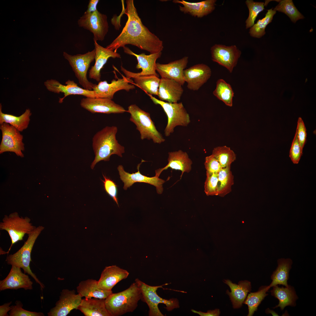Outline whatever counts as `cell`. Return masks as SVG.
Returning a JSON list of instances; mask_svg holds the SVG:
<instances>
[{"mask_svg":"<svg viewBox=\"0 0 316 316\" xmlns=\"http://www.w3.org/2000/svg\"><path fill=\"white\" fill-rule=\"evenodd\" d=\"M122 78H118L117 80L113 79L111 83H108L106 80L100 81L93 88L95 94L96 98H108L112 99L114 94L121 90L129 91L135 88L133 84V80L130 78L123 76Z\"/></svg>","mask_w":316,"mask_h":316,"instance_id":"obj_16","label":"cell"},{"mask_svg":"<svg viewBox=\"0 0 316 316\" xmlns=\"http://www.w3.org/2000/svg\"><path fill=\"white\" fill-rule=\"evenodd\" d=\"M142 299L140 289L137 284L132 283L121 292L110 294L105 300L106 308L111 316H119L133 312L138 301Z\"/></svg>","mask_w":316,"mask_h":316,"instance_id":"obj_3","label":"cell"},{"mask_svg":"<svg viewBox=\"0 0 316 316\" xmlns=\"http://www.w3.org/2000/svg\"><path fill=\"white\" fill-rule=\"evenodd\" d=\"M97 282L92 279L81 281L76 288L77 292L82 297H84L86 299L94 298L105 299L112 291L99 288Z\"/></svg>","mask_w":316,"mask_h":316,"instance_id":"obj_29","label":"cell"},{"mask_svg":"<svg viewBox=\"0 0 316 316\" xmlns=\"http://www.w3.org/2000/svg\"><path fill=\"white\" fill-rule=\"evenodd\" d=\"M204 191L207 196L218 195V173L206 172Z\"/></svg>","mask_w":316,"mask_h":316,"instance_id":"obj_41","label":"cell"},{"mask_svg":"<svg viewBox=\"0 0 316 316\" xmlns=\"http://www.w3.org/2000/svg\"><path fill=\"white\" fill-rule=\"evenodd\" d=\"M117 131L116 126H106L93 136L92 145L95 157L90 166L91 169H93L96 164L101 161H109L112 155L122 157L125 148L116 139Z\"/></svg>","mask_w":316,"mask_h":316,"instance_id":"obj_2","label":"cell"},{"mask_svg":"<svg viewBox=\"0 0 316 316\" xmlns=\"http://www.w3.org/2000/svg\"><path fill=\"white\" fill-rule=\"evenodd\" d=\"M95 55V63L92 66L89 73L90 78L97 82L101 80V70L110 58H120V54L117 52L99 45L97 41H94Z\"/></svg>","mask_w":316,"mask_h":316,"instance_id":"obj_24","label":"cell"},{"mask_svg":"<svg viewBox=\"0 0 316 316\" xmlns=\"http://www.w3.org/2000/svg\"><path fill=\"white\" fill-rule=\"evenodd\" d=\"M123 48L125 53L136 57L138 64L136 68L138 69H141L142 70L140 72L133 73L127 70L121 66V70L125 74L126 77L130 78L137 76L149 75H154L159 77V75L156 72V61L161 57L162 52L148 55H146L144 53L138 54L133 52L127 47L124 46Z\"/></svg>","mask_w":316,"mask_h":316,"instance_id":"obj_11","label":"cell"},{"mask_svg":"<svg viewBox=\"0 0 316 316\" xmlns=\"http://www.w3.org/2000/svg\"><path fill=\"white\" fill-rule=\"evenodd\" d=\"M141 290L142 299L148 305L149 309V315L150 316H164L158 307L159 303L165 304L166 309L168 311H171L174 308H179V302L176 298L166 300L162 298L157 294V289L162 288L163 285L152 286L149 285L142 281L138 279L135 280Z\"/></svg>","mask_w":316,"mask_h":316,"instance_id":"obj_8","label":"cell"},{"mask_svg":"<svg viewBox=\"0 0 316 316\" xmlns=\"http://www.w3.org/2000/svg\"><path fill=\"white\" fill-rule=\"evenodd\" d=\"M296 132L300 145L303 150L306 140L307 133L304 123L301 117H299L298 119Z\"/></svg>","mask_w":316,"mask_h":316,"instance_id":"obj_46","label":"cell"},{"mask_svg":"<svg viewBox=\"0 0 316 316\" xmlns=\"http://www.w3.org/2000/svg\"><path fill=\"white\" fill-rule=\"evenodd\" d=\"M168 163L164 168L158 169L155 171V175L159 177L164 170L169 168L181 171V178L184 172L188 173L192 169V162L189 158L188 154L181 150L168 153Z\"/></svg>","mask_w":316,"mask_h":316,"instance_id":"obj_25","label":"cell"},{"mask_svg":"<svg viewBox=\"0 0 316 316\" xmlns=\"http://www.w3.org/2000/svg\"><path fill=\"white\" fill-rule=\"evenodd\" d=\"M99 1V0H90L89 2L87 8L84 13H92L97 10V7Z\"/></svg>","mask_w":316,"mask_h":316,"instance_id":"obj_48","label":"cell"},{"mask_svg":"<svg viewBox=\"0 0 316 316\" xmlns=\"http://www.w3.org/2000/svg\"><path fill=\"white\" fill-rule=\"evenodd\" d=\"M204 165L206 172L209 173H218L222 168L219 162L212 154L205 157Z\"/></svg>","mask_w":316,"mask_h":316,"instance_id":"obj_45","label":"cell"},{"mask_svg":"<svg viewBox=\"0 0 316 316\" xmlns=\"http://www.w3.org/2000/svg\"><path fill=\"white\" fill-rule=\"evenodd\" d=\"M245 3L249 11L248 16L245 21L246 29H247L254 24L258 15L264 9L265 5L263 2H256L252 0H247Z\"/></svg>","mask_w":316,"mask_h":316,"instance_id":"obj_40","label":"cell"},{"mask_svg":"<svg viewBox=\"0 0 316 316\" xmlns=\"http://www.w3.org/2000/svg\"><path fill=\"white\" fill-rule=\"evenodd\" d=\"M2 138L0 145V153L7 152L15 153L23 157L25 150L23 136L18 130L8 123H4L0 126Z\"/></svg>","mask_w":316,"mask_h":316,"instance_id":"obj_12","label":"cell"},{"mask_svg":"<svg viewBox=\"0 0 316 316\" xmlns=\"http://www.w3.org/2000/svg\"><path fill=\"white\" fill-rule=\"evenodd\" d=\"M224 282L231 289V292L227 290L226 293L230 297L233 308H240L243 303L247 294L251 291L250 282L247 280L241 281L237 284L229 279L224 280Z\"/></svg>","mask_w":316,"mask_h":316,"instance_id":"obj_27","label":"cell"},{"mask_svg":"<svg viewBox=\"0 0 316 316\" xmlns=\"http://www.w3.org/2000/svg\"><path fill=\"white\" fill-rule=\"evenodd\" d=\"M82 298L79 293H75L74 290L63 289L60 293L59 300L56 303L55 306L47 313L48 315L67 316L73 309L77 310L82 301Z\"/></svg>","mask_w":316,"mask_h":316,"instance_id":"obj_14","label":"cell"},{"mask_svg":"<svg viewBox=\"0 0 316 316\" xmlns=\"http://www.w3.org/2000/svg\"><path fill=\"white\" fill-rule=\"evenodd\" d=\"M2 105H0V124L7 123L13 126L20 132H22L28 127L31 115L30 110L26 109L25 111L19 116L6 114L2 112Z\"/></svg>","mask_w":316,"mask_h":316,"instance_id":"obj_32","label":"cell"},{"mask_svg":"<svg viewBox=\"0 0 316 316\" xmlns=\"http://www.w3.org/2000/svg\"><path fill=\"white\" fill-rule=\"evenodd\" d=\"M212 154L217 160L222 168L231 166L236 158L234 151L226 146L215 147Z\"/></svg>","mask_w":316,"mask_h":316,"instance_id":"obj_37","label":"cell"},{"mask_svg":"<svg viewBox=\"0 0 316 316\" xmlns=\"http://www.w3.org/2000/svg\"><path fill=\"white\" fill-rule=\"evenodd\" d=\"M105 300L94 298H84L77 310L85 316H111L106 308Z\"/></svg>","mask_w":316,"mask_h":316,"instance_id":"obj_28","label":"cell"},{"mask_svg":"<svg viewBox=\"0 0 316 316\" xmlns=\"http://www.w3.org/2000/svg\"><path fill=\"white\" fill-rule=\"evenodd\" d=\"M104 180H102L104 190L119 206L117 197V186L113 181L103 174Z\"/></svg>","mask_w":316,"mask_h":316,"instance_id":"obj_44","label":"cell"},{"mask_svg":"<svg viewBox=\"0 0 316 316\" xmlns=\"http://www.w3.org/2000/svg\"><path fill=\"white\" fill-rule=\"evenodd\" d=\"M218 175V195L224 197L231 192L234 183L231 166L222 168Z\"/></svg>","mask_w":316,"mask_h":316,"instance_id":"obj_34","label":"cell"},{"mask_svg":"<svg viewBox=\"0 0 316 316\" xmlns=\"http://www.w3.org/2000/svg\"><path fill=\"white\" fill-rule=\"evenodd\" d=\"M153 103L163 109L167 117V123L164 130L166 136H169L178 126H187L190 122L188 114L182 103H171L159 100L152 95L147 94Z\"/></svg>","mask_w":316,"mask_h":316,"instance_id":"obj_6","label":"cell"},{"mask_svg":"<svg viewBox=\"0 0 316 316\" xmlns=\"http://www.w3.org/2000/svg\"><path fill=\"white\" fill-rule=\"evenodd\" d=\"M140 164L137 166L138 171L135 173L130 174L126 172L122 165H119L117 169L120 176V178L124 183L123 188L126 190L134 183L136 182L144 183L152 185L156 187L157 192L159 194H161L163 191V184L164 180L155 176L149 177L142 175L139 171Z\"/></svg>","mask_w":316,"mask_h":316,"instance_id":"obj_19","label":"cell"},{"mask_svg":"<svg viewBox=\"0 0 316 316\" xmlns=\"http://www.w3.org/2000/svg\"><path fill=\"white\" fill-rule=\"evenodd\" d=\"M12 302L5 303L3 305L0 306V316H9V315L8 314L12 308V306L10 305L11 304Z\"/></svg>","mask_w":316,"mask_h":316,"instance_id":"obj_49","label":"cell"},{"mask_svg":"<svg viewBox=\"0 0 316 316\" xmlns=\"http://www.w3.org/2000/svg\"><path fill=\"white\" fill-rule=\"evenodd\" d=\"M272 296L278 299L279 303L273 308L280 307L281 310H283L286 306H295L296 301L298 297L296 294L293 287L288 285L287 287H279L278 285L273 287L271 291Z\"/></svg>","mask_w":316,"mask_h":316,"instance_id":"obj_30","label":"cell"},{"mask_svg":"<svg viewBox=\"0 0 316 316\" xmlns=\"http://www.w3.org/2000/svg\"><path fill=\"white\" fill-rule=\"evenodd\" d=\"M30 221L27 217H20L17 212L4 216L0 223V229L6 231L11 240V243L7 253L13 245L23 240L25 234H29L36 228Z\"/></svg>","mask_w":316,"mask_h":316,"instance_id":"obj_7","label":"cell"},{"mask_svg":"<svg viewBox=\"0 0 316 316\" xmlns=\"http://www.w3.org/2000/svg\"><path fill=\"white\" fill-rule=\"evenodd\" d=\"M44 228L42 226L36 227L28 234V237L23 246L16 253L7 256L6 261L7 263L22 268L25 274L30 275L36 282L40 286L42 290L45 286L31 270L30 263L31 261V254L37 239Z\"/></svg>","mask_w":316,"mask_h":316,"instance_id":"obj_4","label":"cell"},{"mask_svg":"<svg viewBox=\"0 0 316 316\" xmlns=\"http://www.w3.org/2000/svg\"><path fill=\"white\" fill-rule=\"evenodd\" d=\"M191 311L194 313L199 314L200 316H219L220 311L219 309H216L213 310H208L207 312H204L200 311H197L192 309Z\"/></svg>","mask_w":316,"mask_h":316,"instance_id":"obj_47","label":"cell"},{"mask_svg":"<svg viewBox=\"0 0 316 316\" xmlns=\"http://www.w3.org/2000/svg\"><path fill=\"white\" fill-rule=\"evenodd\" d=\"M188 59V57L185 56L167 64L157 63L156 70L162 78L174 80L183 85L185 82L183 72L187 66Z\"/></svg>","mask_w":316,"mask_h":316,"instance_id":"obj_20","label":"cell"},{"mask_svg":"<svg viewBox=\"0 0 316 316\" xmlns=\"http://www.w3.org/2000/svg\"><path fill=\"white\" fill-rule=\"evenodd\" d=\"M278 266L271 276L272 281L269 287L279 285L287 287L289 272L291 268L292 260L290 258H281L277 260Z\"/></svg>","mask_w":316,"mask_h":316,"instance_id":"obj_31","label":"cell"},{"mask_svg":"<svg viewBox=\"0 0 316 316\" xmlns=\"http://www.w3.org/2000/svg\"><path fill=\"white\" fill-rule=\"evenodd\" d=\"M33 283L28 275L23 273L20 268L12 265L7 276L0 281V291L20 288L25 290H32Z\"/></svg>","mask_w":316,"mask_h":316,"instance_id":"obj_21","label":"cell"},{"mask_svg":"<svg viewBox=\"0 0 316 316\" xmlns=\"http://www.w3.org/2000/svg\"><path fill=\"white\" fill-rule=\"evenodd\" d=\"M184 79L188 88L197 90L210 77L212 72L207 65L201 63L195 65L183 71Z\"/></svg>","mask_w":316,"mask_h":316,"instance_id":"obj_18","label":"cell"},{"mask_svg":"<svg viewBox=\"0 0 316 316\" xmlns=\"http://www.w3.org/2000/svg\"><path fill=\"white\" fill-rule=\"evenodd\" d=\"M127 111L130 114V120L136 125L142 140H152L154 143L157 144L165 141V139L157 129L149 113L135 104L130 105Z\"/></svg>","mask_w":316,"mask_h":316,"instance_id":"obj_5","label":"cell"},{"mask_svg":"<svg viewBox=\"0 0 316 316\" xmlns=\"http://www.w3.org/2000/svg\"><path fill=\"white\" fill-rule=\"evenodd\" d=\"M270 288L268 286L260 287L258 291L248 294L243 303L248 307V316H252L257 310V308L265 297L268 295L267 292Z\"/></svg>","mask_w":316,"mask_h":316,"instance_id":"obj_35","label":"cell"},{"mask_svg":"<svg viewBox=\"0 0 316 316\" xmlns=\"http://www.w3.org/2000/svg\"><path fill=\"white\" fill-rule=\"evenodd\" d=\"M15 305L12 306L11 310L9 312V316H44L42 312H37L28 311L23 308V304L19 300H16Z\"/></svg>","mask_w":316,"mask_h":316,"instance_id":"obj_42","label":"cell"},{"mask_svg":"<svg viewBox=\"0 0 316 316\" xmlns=\"http://www.w3.org/2000/svg\"><path fill=\"white\" fill-rule=\"evenodd\" d=\"M183 92L182 85L175 81L161 78L158 96L160 100L169 103H177L181 98Z\"/></svg>","mask_w":316,"mask_h":316,"instance_id":"obj_26","label":"cell"},{"mask_svg":"<svg viewBox=\"0 0 316 316\" xmlns=\"http://www.w3.org/2000/svg\"><path fill=\"white\" fill-rule=\"evenodd\" d=\"M126 2L124 11L128 17L127 21L120 34L106 48L116 52L119 48L131 44L150 54L162 52L163 42L142 23L134 1L126 0Z\"/></svg>","mask_w":316,"mask_h":316,"instance_id":"obj_1","label":"cell"},{"mask_svg":"<svg viewBox=\"0 0 316 316\" xmlns=\"http://www.w3.org/2000/svg\"><path fill=\"white\" fill-rule=\"evenodd\" d=\"M213 93L227 106H232L234 93L231 85L224 80L219 79L217 81L216 88Z\"/></svg>","mask_w":316,"mask_h":316,"instance_id":"obj_36","label":"cell"},{"mask_svg":"<svg viewBox=\"0 0 316 316\" xmlns=\"http://www.w3.org/2000/svg\"><path fill=\"white\" fill-rule=\"evenodd\" d=\"M78 24L93 34L94 41H103L109 31L107 16L98 10L92 13H84L78 20Z\"/></svg>","mask_w":316,"mask_h":316,"instance_id":"obj_10","label":"cell"},{"mask_svg":"<svg viewBox=\"0 0 316 316\" xmlns=\"http://www.w3.org/2000/svg\"><path fill=\"white\" fill-rule=\"evenodd\" d=\"M303 150L300 145L296 132L289 153V157L293 164H298L303 154Z\"/></svg>","mask_w":316,"mask_h":316,"instance_id":"obj_43","label":"cell"},{"mask_svg":"<svg viewBox=\"0 0 316 316\" xmlns=\"http://www.w3.org/2000/svg\"><path fill=\"white\" fill-rule=\"evenodd\" d=\"M65 84L66 85H62L58 81L53 79L47 80L44 83V85L49 91L58 94L60 92L63 93L64 97L59 99V102L60 103L63 102L65 97L71 95H81L86 97H96L93 90L82 88L73 80H68Z\"/></svg>","mask_w":316,"mask_h":316,"instance_id":"obj_17","label":"cell"},{"mask_svg":"<svg viewBox=\"0 0 316 316\" xmlns=\"http://www.w3.org/2000/svg\"><path fill=\"white\" fill-rule=\"evenodd\" d=\"M216 0H206L197 2H189L183 0H174L173 2L182 4L179 6L180 11L184 14L202 18L212 13L215 8Z\"/></svg>","mask_w":316,"mask_h":316,"instance_id":"obj_22","label":"cell"},{"mask_svg":"<svg viewBox=\"0 0 316 316\" xmlns=\"http://www.w3.org/2000/svg\"><path fill=\"white\" fill-rule=\"evenodd\" d=\"M129 275V273L126 270L116 265L106 267L98 281V287L104 290L112 291L117 283L126 279Z\"/></svg>","mask_w":316,"mask_h":316,"instance_id":"obj_23","label":"cell"},{"mask_svg":"<svg viewBox=\"0 0 316 316\" xmlns=\"http://www.w3.org/2000/svg\"><path fill=\"white\" fill-rule=\"evenodd\" d=\"M279 4L274 10L282 12L286 14L294 23L298 20L303 19L304 16L299 11L291 0L278 1Z\"/></svg>","mask_w":316,"mask_h":316,"instance_id":"obj_39","label":"cell"},{"mask_svg":"<svg viewBox=\"0 0 316 316\" xmlns=\"http://www.w3.org/2000/svg\"><path fill=\"white\" fill-rule=\"evenodd\" d=\"M80 104L81 107L92 113L109 114L127 112L123 107L108 98L86 97L81 99Z\"/></svg>","mask_w":316,"mask_h":316,"instance_id":"obj_15","label":"cell"},{"mask_svg":"<svg viewBox=\"0 0 316 316\" xmlns=\"http://www.w3.org/2000/svg\"><path fill=\"white\" fill-rule=\"evenodd\" d=\"M132 78L135 84L146 94L157 95L160 79L154 75L137 76Z\"/></svg>","mask_w":316,"mask_h":316,"instance_id":"obj_33","label":"cell"},{"mask_svg":"<svg viewBox=\"0 0 316 316\" xmlns=\"http://www.w3.org/2000/svg\"><path fill=\"white\" fill-rule=\"evenodd\" d=\"M212 60L226 68L230 73L237 64L241 52L235 45L215 44L210 49Z\"/></svg>","mask_w":316,"mask_h":316,"instance_id":"obj_13","label":"cell"},{"mask_svg":"<svg viewBox=\"0 0 316 316\" xmlns=\"http://www.w3.org/2000/svg\"><path fill=\"white\" fill-rule=\"evenodd\" d=\"M95 49L83 54L71 55L63 52V56L68 61L79 84L84 89L90 90H92L96 84L88 80L87 73L91 63L95 59Z\"/></svg>","mask_w":316,"mask_h":316,"instance_id":"obj_9","label":"cell"},{"mask_svg":"<svg viewBox=\"0 0 316 316\" xmlns=\"http://www.w3.org/2000/svg\"><path fill=\"white\" fill-rule=\"evenodd\" d=\"M276 11L272 8L267 10L265 17L258 20L250 29L249 33L253 37L260 38L265 34V29L267 26L270 23L273 19Z\"/></svg>","mask_w":316,"mask_h":316,"instance_id":"obj_38","label":"cell"}]
</instances>
